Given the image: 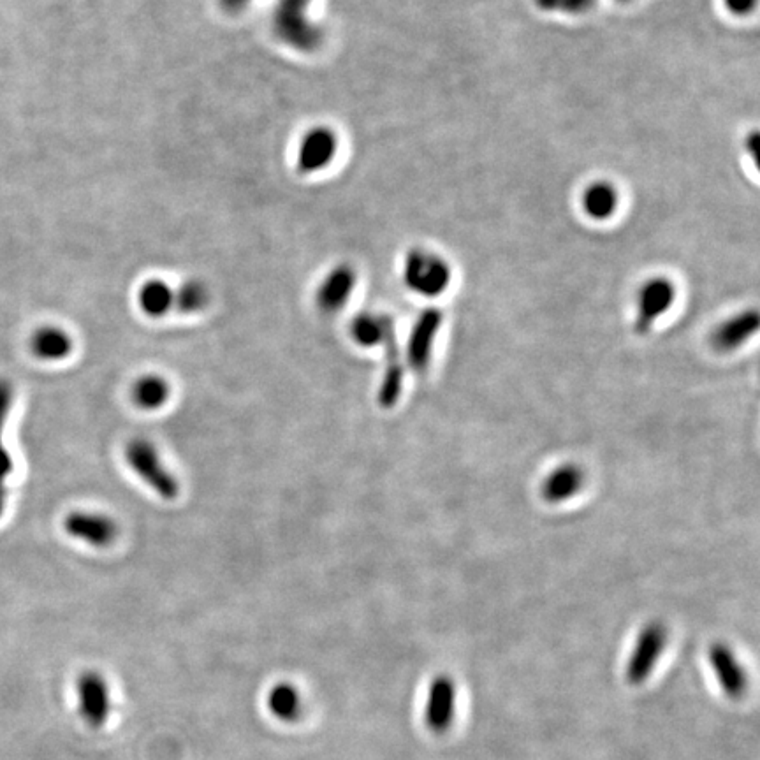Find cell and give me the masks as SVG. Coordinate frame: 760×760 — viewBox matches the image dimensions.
<instances>
[{
  "mask_svg": "<svg viewBox=\"0 0 760 760\" xmlns=\"http://www.w3.org/2000/svg\"><path fill=\"white\" fill-rule=\"evenodd\" d=\"M535 4H537V8L548 11V13L560 9V0H535Z\"/></svg>",
  "mask_w": 760,
  "mask_h": 760,
  "instance_id": "4316f807",
  "label": "cell"
},
{
  "mask_svg": "<svg viewBox=\"0 0 760 760\" xmlns=\"http://www.w3.org/2000/svg\"><path fill=\"white\" fill-rule=\"evenodd\" d=\"M395 328V322L384 314H372L363 312L356 315L351 322V337L361 347H377L384 344V338L391 329Z\"/></svg>",
  "mask_w": 760,
  "mask_h": 760,
  "instance_id": "ac0fdd59",
  "label": "cell"
},
{
  "mask_svg": "<svg viewBox=\"0 0 760 760\" xmlns=\"http://www.w3.org/2000/svg\"><path fill=\"white\" fill-rule=\"evenodd\" d=\"M337 134L328 127H314L303 136L298 150V169L301 173H317L328 168L337 155Z\"/></svg>",
  "mask_w": 760,
  "mask_h": 760,
  "instance_id": "8fae6325",
  "label": "cell"
},
{
  "mask_svg": "<svg viewBox=\"0 0 760 760\" xmlns=\"http://www.w3.org/2000/svg\"><path fill=\"white\" fill-rule=\"evenodd\" d=\"M456 704H458L456 683L447 674H440L428 688L426 708H424L426 727L435 734H444L453 725Z\"/></svg>",
  "mask_w": 760,
  "mask_h": 760,
  "instance_id": "ba28073f",
  "label": "cell"
},
{
  "mask_svg": "<svg viewBox=\"0 0 760 760\" xmlns=\"http://www.w3.org/2000/svg\"><path fill=\"white\" fill-rule=\"evenodd\" d=\"M586 474L576 463H562L553 468L541 483V497L546 504L558 505L578 497L585 488Z\"/></svg>",
  "mask_w": 760,
  "mask_h": 760,
  "instance_id": "4fadbf2b",
  "label": "cell"
},
{
  "mask_svg": "<svg viewBox=\"0 0 760 760\" xmlns=\"http://www.w3.org/2000/svg\"><path fill=\"white\" fill-rule=\"evenodd\" d=\"M252 0H219L220 8L224 9L226 13H240L243 9L249 6Z\"/></svg>",
  "mask_w": 760,
  "mask_h": 760,
  "instance_id": "484cf974",
  "label": "cell"
},
{
  "mask_svg": "<svg viewBox=\"0 0 760 760\" xmlns=\"http://www.w3.org/2000/svg\"><path fill=\"white\" fill-rule=\"evenodd\" d=\"M312 0H278L273 27L285 44L300 52H314L322 41V32L310 22L307 8Z\"/></svg>",
  "mask_w": 760,
  "mask_h": 760,
  "instance_id": "3957f363",
  "label": "cell"
},
{
  "mask_svg": "<svg viewBox=\"0 0 760 760\" xmlns=\"http://www.w3.org/2000/svg\"><path fill=\"white\" fill-rule=\"evenodd\" d=\"M676 301V287L667 277L646 280L637 293V314L634 331L637 335L650 333L655 322L667 314Z\"/></svg>",
  "mask_w": 760,
  "mask_h": 760,
  "instance_id": "5b68a950",
  "label": "cell"
},
{
  "mask_svg": "<svg viewBox=\"0 0 760 760\" xmlns=\"http://www.w3.org/2000/svg\"><path fill=\"white\" fill-rule=\"evenodd\" d=\"M667 641H669V634L664 623L650 622L644 625L627 660L625 676L630 685L637 687V685H643L644 681L650 680L651 673L655 671L658 660L664 653Z\"/></svg>",
  "mask_w": 760,
  "mask_h": 760,
  "instance_id": "277c9868",
  "label": "cell"
},
{
  "mask_svg": "<svg viewBox=\"0 0 760 760\" xmlns=\"http://www.w3.org/2000/svg\"><path fill=\"white\" fill-rule=\"evenodd\" d=\"M30 349L44 361H60L73 351V338L59 326H43L32 335Z\"/></svg>",
  "mask_w": 760,
  "mask_h": 760,
  "instance_id": "e0dca14e",
  "label": "cell"
},
{
  "mask_svg": "<svg viewBox=\"0 0 760 760\" xmlns=\"http://www.w3.org/2000/svg\"><path fill=\"white\" fill-rule=\"evenodd\" d=\"M356 282H358V275L349 264L335 266L322 280L319 289H317V294H315V301H317L319 310L324 314L340 312L351 298V294L354 293Z\"/></svg>",
  "mask_w": 760,
  "mask_h": 760,
  "instance_id": "7c38bea8",
  "label": "cell"
},
{
  "mask_svg": "<svg viewBox=\"0 0 760 760\" xmlns=\"http://www.w3.org/2000/svg\"><path fill=\"white\" fill-rule=\"evenodd\" d=\"M139 308L148 317H164L175 305V291L161 278H152L139 287Z\"/></svg>",
  "mask_w": 760,
  "mask_h": 760,
  "instance_id": "44dd1931",
  "label": "cell"
},
{
  "mask_svg": "<svg viewBox=\"0 0 760 760\" xmlns=\"http://www.w3.org/2000/svg\"><path fill=\"white\" fill-rule=\"evenodd\" d=\"M125 460L143 483L164 498L175 500L180 495V483L162 461L157 447L147 439H132L125 446Z\"/></svg>",
  "mask_w": 760,
  "mask_h": 760,
  "instance_id": "6da1fadb",
  "label": "cell"
},
{
  "mask_svg": "<svg viewBox=\"0 0 760 760\" xmlns=\"http://www.w3.org/2000/svg\"><path fill=\"white\" fill-rule=\"evenodd\" d=\"M620 198L618 190L609 182H593L586 187L581 205L586 215L593 220H607L613 217Z\"/></svg>",
  "mask_w": 760,
  "mask_h": 760,
  "instance_id": "d6986e66",
  "label": "cell"
},
{
  "mask_svg": "<svg viewBox=\"0 0 760 760\" xmlns=\"http://www.w3.org/2000/svg\"><path fill=\"white\" fill-rule=\"evenodd\" d=\"M64 530L74 539L87 542L94 548H108L120 534L117 521L103 512H69L64 519Z\"/></svg>",
  "mask_w": 760,
  "mask_h": 760,
  "instance_id": "52a82bcc",
  "label": "cell"
},
{
  "mask_svg": "<svg viewBox=\"0 0 760 760\" xmlns=\"http://www.w3.org/2000/svg\"><path fill=\"white\" fill-rule=\"evenodd\" d=\"M131 396L132 402L136 403L139 409L157 410L168 403L171 388H169L168 380L161 375L147 373L134 382Z\"/></svg>",
  "mask_w": 760,
  "mask_h": 760,
  "instance_id": "ffe728a7",
  "label": "cell"
},
{
  "mask_svg": "<svg viewBox=\"0 0 760 760\" xmlns=\"http://www.w3.org/2000/svg\"><path fill=\"white\" fill-rule=\"evenodd\" d=\"M444 322V314L439 308H426L414 322V328L410 331L407 342V361L416 373H424L428 370L432 359L433 344L439 335Z\"/></svg>",
  "mask_w": 760,
  "mask_h": 760,
  "instance_id": "9c48e42d",
  "label": "cell"
},
{
  "mask_svg": "<svg viewBox=\"0 0 760 760\" xmlns=\"http://www.w3.org/2000/svg\"><path fill=\"white\" fill-rule=\"evenodd\" d=\"M595 4V0H560V9L563 13H569V15H581L586 13L588 9L592 8Z\"/></svg>",
  "mask_w": 760,
  "mask_h": 760,
  "instance_id": "cb8c5ba5",
  "label": "cell"
},
{
  "mask_svg": "<svg viewBox=\"0 0 760 760\" xmlns=\"http://www.w3.org/2000/svg\"><path fill=\"white\" fill-rule=\"evenodd\" d=\"M266 708L282 724H294L303 715V697L289 681H278L266 695Z\"/></svg>",
  "mask_w": 760,
  "mask_h": 760,
  "instance_id": "2e32d148",
  "label": "cell"
},
{
  "mask_svg": "<svg viewBox=\"0 0 760 760\" xmlns=\"http://www.w3.org/2000/svg\"><path fill=\"white\" fill-rule=\"evenodd\" d=\"M711 671L717 678L724 694L731 699H738L745 694L748 687L745 669L729 644L713 643L708 651Z\"/></svg>",
  "mask_w": 760,
  "mask_h": 760,
  "instance_id": "30bf717a",
  "label": "cell"
},
{
  "mask_svg": "<svg viewBox=\"0 0 760 760\" xmlns=\"http://www.w3.org/2000/svg\"><path fill=\"white\" fill-rule=\"evenodd\" d=\"M759 324L757 310H743L715 328L711 333V345L718 352L736 351L759 331Z\"/></svg>",
  "mask_w": 760,
  "mask_h": 760,
  "instance_id": "5bb4252c",
  "label": "cell"
},
{
  "mask_svg": "<svg viewBox=\"0 0 760 760\" xmlns=\"http://www.w3.org/2000/svg\"><path fill=\"white\" fill-rule=\"evenodd\" d=\"M451 268L446 259L432 250L410 249L403 261V282L412 293L424 298H439L451 284Z\"/></svg>",
  "mask_w": 760,
  "mask_h": 760,
  "instance_id": "7a4b0ae2",
  "label": "cell"
},
{
  "mask_svg": "<svg viewBox=\"0 0 760 760\" xmlns=\"http://www.w3.org/2000/svg\"><path fill=\"white\" fill-rule=\"evenodd\" d=\"M724 4L732 15L748 16L757 6V0H724Z\"/></svg>",
  "mask_w": 760,
  "mask_h": 760,
  "instance_id": "d4e9b609",
  "label": "cell"
},
{
  "mask_svg": "<svg viewBox=\"0 0 760 760\" xmlns=\"http://www.w3.org/2000/svg\"><path fill=\"white\" fill-rule=\"evenodd\" d=\"M80 715L90 727H103L111 715V692L108 681L97 671H85L76 681Z\"/></svg>",
  "mask_w": 760,
  "mask_h": 760,
  "instance_id": "8992f818",
  "label": "cell"
},
{
  "mask_svg": "<svg viewBox=\"0 0 760 760\" xmlns=\"http://www.w3.org/2000/svg\"><path fill=\"white\" fill-rule=\"evenodd\" d=\"M382 345L386 347V370H384V377L380 382L377 402L382 409H391L400 400L403 389L402 356H400L395 328L389 331Z\"/></svg>",
  "mask_w": 760,
  "mask_h": 760,
  "instance_id": "9a60e30c",
  "label": "cell"
},
{
  "mask_svg": "<svg viewBox=\"0 0 760 760\" xmlns=\"http://www.w3.org/2000/svg\"><path fill=\"white\" fill-rule=\"evenodd\" d=\"M210 303L208 287L199 280L183 282L175 291V307L182 314H198Z\"/></svg>",
  "mask_w": 760,
  "mask_h": 760,
  "instance_id": "603a6c76",
  "label": "cell"
},
{
  "mask_svg": "<svg viewBox=\"0 0 760 760\" xmlns=\"http://www.w3.org/2000/svg\"><path fill=\"white\" fill-rule=\"evenodd\" d=\"M11 403H13L11 384L6 379H0V516L4 512V505H6V481L13 472L11 454H9L8 449L4 446V440H2L4 424H6V417H8L9 409H11Z\"/></svg>",
  "mask_w": 760,
  "mask_h": 760,
  "instance_id": "7402d4cb",
  "label": "cell"
}]
</instances>
